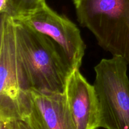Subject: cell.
<instances>
[{
    "instance_id": "4",
    "label": "cell",
    "mask_w": 129,
    "mask_h": 129,
    "mask_svg": "<svg viewBox=\"0 0 129 129\" xmlns=\"http://www.w3.org/2000/svg\"><path fill=\"white\" fill-rule=\"evenodd\" d=\"M0 44V120H21V101L28 91L19 60L15 21L1 14Z\"/></svg>"
},
{
    "instance_id": "1",
    "label": "cell",
    "mask_w": 129,
    "mask_h": 129,
    "mask_svg": "<svg viewBox=\"0 0 129 129\" xmlns=\"http://www.w3.org/2000/svg\"><path fill=\"white\" fill-rule=\"evenodd\" d=\"M15 21L18 54L28 89L64 93L74 69L62 49L47 35Z\"/></svg>"
},
{
    "instance_id": "8",
    "label": "cell",
    "mask_w": 129,
    "mask_h": 129,
    "mask_svg": "<svg viewBox=\"0 0 129 129\" xmlns=\"http://www.w3.org/2000/svg\"><path fill=\"white\" fill-rule=\"evenodd\" d=\"M47 5L45 0H8L7 15L13 18L27 16Z\"/></svg>"
},
{
    "instance_id": "7",
    "label": "cell",
    "mask_w": 129,
    "mask_h": 129,
    "mask_svg": "<svg viewBox=\"0 0 129 129\" xmlns=\"http://www.w3.org/2000/svg\"><path fill=\"white\" fill-rule=\"evenodd\" d=\"M68 107L76 129H98V107L93 85L79 69L73 71L64 91Z\"/></svg>"
},
{
    "instance_id": "5",
    "label": "cell",
    "mask_w": 129,
    "mask_h": 129,
    "mask_svg": "<svg viewBox=\"0 0 129 129\" xmlns=\"http://www.w3.org/2000/svg\"><path fill=\"white\" fill-rule=\"evenodd\" d=\"M14 20L52 39L62 49L73 69H79L86 45L80 30L73 21L47 5L31 15Z\"/></svg>"
},
{
    "instance_id": "10",
    "label": "cell",
    "mask_w": 129,
    "mask_h": 129,
    "mask_svg": "<svg viewBox=\"0 0 129 129\" xmlns=\"http://www.w3.org/2000/svg\"><path fill=\"white\" fill-rule=\"evenodd\" d=\"M18 124L19 129H32L26 122H24V121H18Z\"/></svg>"
},
{
    "instance_id": "6",
    "label": "cell",
    "mask_w": 129,
    "mask_h": 129,
    "mask_svg": "<svg viewBox=\"0 0 129 129\" xmlns=\"http://www.w3.org/2000/svg\"><path fill=\"white\" fill-rule=\"evenodd\" d=\"M22 121L32 129H76L64 93L28 90Z\"/></svg>"
},
{
    "instance_id": "2",
    "label": "cell",
    "mask_w": 129,
    "mask_h": 129,
    "mask_svg": "<svg viewBox=\"0 0 129 129\" xmlns=\"http://www.w3.org/2000/svg\"><path fill=\"white\" fill-rule=\"evenodd\" d=\"M78 22L100 46L129 65V0H73Z\"/></svg>"
},
{
    "instance_id": "3",
    "label": "cell",
    "mask_w": 129,
    "mask_h": 129,
    "mask_svg": "<svg viewBox=\"0 0 129 129\" xmlns=\"http://www.w3.org/2000/svg\"><path fill=\"white\" fill-rule=\"evenodd\" d=\"M128 65L123 57L113 55L94 67L99 128L129 129Z\"/></svg>"
},
{
    "instance_id": "9",
    "label": "cell",
    "mask_w": 129,
    "mask_h": 129,
    "mask_svg": "<svg viewBox=\"0 0 129 129\" xmlns=\"http://www.w3.org/2000/svg\"><path fill=\"white\" fill-rule=\"evenodd\" d=\"M0 129H19L18 121L0 120Z\"/></svg>"
}]
</instances>
